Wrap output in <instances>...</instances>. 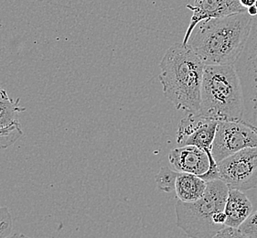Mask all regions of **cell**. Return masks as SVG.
Returning a JSON list of instances; mask_svg holds the SVG:
<instances>
[{"instance_id":"13","label":"cell","mask_w":257,"mask_h":238,"mask_svg":"<svg viewBox=\"0 0 257 238\" xmlns=\"http://www.w3.org/2000/svg\"><path fill=\"white\" fill-rule=\"evenodd\" d=\"M207 187V181L201 177L180 172L176 179L175 192L178 199L182 202H194L202 197Z\"/></svg>"},{"instance_id":"10","label":"cell","mask_w":257,"mask_h":238,"mask_svg":"<svg viewBox=\"0 0 257 238\" xmlns=\"http://www.w3.org/2000/svg\"><path fill=\"white\" fill-rule=\"evenodd\" d=\"M187 8L192 11V16L183 38L184 45L188 44L192 32L201 21L247 11L239 0H195L193 5H187Z\"/></svg>"},{"instance_id":"12","label":"cell","mask_w":257,"mask_h":238,"mask_svg":"<svg viewBox=\"0 0 257 238\" xmlns=\"http://www.w3.org/2000/svg\"><path fill=\"white\" fill-rule=\"evenodd\" d=\"M224 212L227 216L225 225L239 228L251 215L252 202L242 191L229 189Z\"/></svg>"},{"instance_id":"18","label":"cell","mask_w":257,"mask_h":238,"mask_svg":"<svg viewBox=\"0 0 257 238\" xmlns=\"http://www.w3.org/2000/svg\"><path fill=\"white\" fill-rule=\"evenodd\" d=\"M239 1H240L241 5L244 7L245 9H248L252 6L255 5V2H256V0H239Z\"/></svg>"},{"instance_id":"17","label":"cell","mask_w":257,"mask_h":238,"mask_svg":"<svg viewBox=\"0 0 257 238\" xmlns=\"http://www.w3.org/2000/svg\"><path fill=\"white\" fill-rule=\"evenodd\" d=\"M231 238L243 237L241 230L238 227H232L229 225H224L221 230L217 233L214 238Z\"/></svg>"},{"instance_id":"15","label":"cell","mask_w":257,"mask_h":238,"mask_svg":"<svg viewBox=\"0 0 257 238\" xmlns=\"http://www.w3.org/2000/svg\"><path fill=\"white\" fill-rule=\"evenodd\" d=\"M13 219L9 208L0 206V238L14 236Z\"/></svg>"},{"instance_id":"16","label":"cell","mask_w":257,"mask_h":238,"mask_svg":"<svg viewBox=\"0 0 257 238\" xmlns=\"http://www.w3.org/2000/svg\"><path fill=\"white\" fill-rule=\"evenodd\" d=\"M239 229L243 234V237L257 238V210L251 213Z\"/></svg>"},{"instance_id":"14","label":"cell","mask_w":257,"mask_h":238,"mask_svg":"<svg viewBox=\"0 0 257 238\" xmlns=\"http://www.w3.org/2000/svg\"><path fill=\"white\" fill-rule=\"evenodd\" d=\"M178 173L179 171H172L169 167H162L156 175V182L160 191L167 193L174 192Z\"/></svg>"},{"instance_id":"8","label":"cell","mask_w":257,"mask_h":238,"mask_svg":"<svg viewBox=\"0 0 257 238\" xmlns=\"http://www.w3.org/2000/svg\"><path fill=\"white\" fill-rule=\"evenodd\" d=\"M218 121L199 114L189 113L181 119L177 131V144L182 146H196L211 152L213 140L216 133Z\"/></svg>"},{"instance_id":"11","label":"cell","mask_w":257,"mask_h":238,"mask_svg":"<svg viewBox=\"0 0 257 238\" xmlns=\"http://www.w3.org/2000/svg\"><path fill=\"white\" fill-rule=\"evenodd\" d=\"M169 161L176 171L198 176L206 173L211 166L209 154L196 146H182L171 150Z\"/></svg>"},{"instance_id":"2","label":"cell","mask_w":257,"mask_h":238,"mask_svg":"<svg viewBox=\"0 0 257 238\" xmlns=\"http://www.w3.org/2000/svg\"><path fill=\"white\" fill-rule=\"evenodd\" d=\"M159 79L165 97L178 110L198 114L205 64L190 46L176 43L160 63Z\"/></svg>"},{"instance_id":"19","label":"cell","mask_w":257,"mask_h":238,"mask_svg":"<svg viewBox=\"0 0 257 238\" xmlns=\"http://www.w3.org/2000/svg\"><path fill=\"white\" fill-rule=\"evenodd\" d=\"M247 12H248L250 15L252 16V17L257 16V8L255 7V5L248 8V9H247Z\"/></svg>"},{"instance_id":"7","label":"cell","mask_w":257,"mask_h":238,"mask_svg":"<svg viewBox=\"0 0 257 238\" xmlns=\"http://www.w3.org/2000/svg\"><path fill=\"white\" fill-rule=\"evenodd\" d=\"M220 180L245 192L257 186V147L246 148L218 162Z\"/></svg>"},{"instance_id":"20","label":"cell","mask_w":257,"mask_h":238,"mask_svg":"<svg viewBox=\"0 0 257 238\" xmlns=\"http://www.w3.org/2000/svg\"><path fill=\"white\" fill-rule=\"evenodd\" d=\"M255 7H256V8H257V0H256V2H255Z\"/></svg>"},{"instance_id":"4","label":"cell","mask_w":257,"mask_h":238,"mask_svg":"<svg viewBox=\"0 0 257 238\" xmlns=\"http://www.w3.org/2000/svg\"><path fill=\"white\" fill-rule=\"evenodd\" d=\"M229 187L221 180L208 181L204 194L194 202H176L177 225L191 238H213L221 226L213 222L218 211L224 210Z\"/></svg>"},{"instance_id":"1","label":"cell","mask_w":257,"mask_h":238,"mask_svg":"<svg viewBox=\"0 0 257 238\" xmlns=\"http://www.w3.org/2000/svg\"><path fill=\"white\" fill-rule=\"evenodd\" d=\"M248 12L201 21L188 45L205 65H234L252 29Z\"/></svg>"},{"instance_id":"5","label":"cell","mask_w":257,"mask_h":238,"mask_svg":"<svg viewBox=\"0 0 257 238\" xmlns=\"http://www.w3.org/2000/svg\"><path fill=\"white\" fill-rule=\"evenodd\" d=\"M243 98L242 120L257 128V17L240 56L234 63Z\"/></svg>"},{"instance_id":"3","label":"cell","mask_w":257,"mask_h":238,"mask_svg":"<svg viewBox=\"0 0 257 238\" xmlns=\"http://www.w3.org/2000/svg\"><path fill=\"white\" fill-rule=\"evenodd\" d=\"M243 98L234 65H205L199 114L216 121L242 120Z\"/></svg>"},{"instance_id":"9","label":"cell","mask_w":257,"mask_h":238,"mask_svg":"<svg viewBox=\"0 0 257 238\" xmlns=\"http://www.w3.org/2000/svg\"><path fill=\"white\" fill-rule=\"evenodd\" d=\"M26 110L21 105V98H11L0 87V150L14 145L23 136L19 115Z\"/></svg>"},{"instance_id":"6","label":"cell","mask_w":257,"mask_h":238,"mask_svg":"<svg viewBox=\"0 0 257 238\" xmlns=\"http://www.w3.org/2000/svg\"><path fill=\"white\" fill-rule=\"evenodd\" d=\"M257 147V128L242 120L218 121L211 155L218 162L246 148Z\"/></svg>"}]
</instances>
